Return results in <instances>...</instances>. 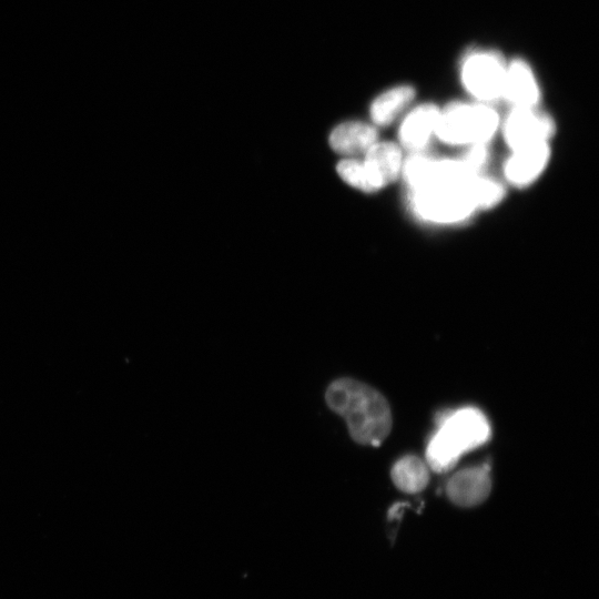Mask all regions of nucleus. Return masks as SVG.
Here are the masks:
<instances>
[{
	"label": "nucleus",
	"instance_id": "1",
	"mask_svg": "<svg viewBox=\"0 0 599 599\" xmlns=\"http://www.w3.org/2000/svg\"><path fill=\"white\" fill-rule=\"evenodd\" d=\"M325 402L342 416L354 441L379 446L392 428V413L386 398L375 388L353 378L333 380Z\"/></svg>",
	"mask_w": 599,
	"mask_h": 599
},
{
	"label": "nucleus",
	"instance_id": "2",
	"mask_svg": "<svg viewBox=\"0 0 599 599\" xmlns=\"http://www.w3.org/2000/svg\"><path fill=\"white\" fill-rule=\"evenodd\" d=\"M438 425L426 448V464L435 473L449 471L461 455L484 445L491 435L487 417L475 407L447 412Z\"/></svg>",
	"mask_w": 599,
	"mask_h": 599
},
{
	"label": "nucleus",
	"instance_id": "3",
	"mask_svg": "<svg viewBox=\"0 0 599 599\" xmlns=\"http://www.w3.org/2000/svg\"><path fill=\"white\" fill-rule=\"evenodd\" d=\"M475 175L458 181L437 182L412 191L410 204L414 212L435 223L466 220L478 209L471 189Z\"/></svg>",
	"mask_w": 599,
	"mask_h": 599
},
{
	"label": "nucleus",
	"instance_id": "4",
	"mask_svg": "<svg viewBox=\"0 0 599 599\" xmlns=\"http://www.w3.org/2000/svg\"><path fill=\"white\" fill-rule=\"evenodd\" d=\"M499 124L497 112L477 102H454L440 110L435 134L448 144L486 143Z\"/></svg>",
	"mask_w": 599,
	"mask_h": 599
},
{
	"label": "nucleus",
	"instance_id": "5",
	"mask_svg": "<svg viewBox=\"0 0 599 599\" xmlns=\"http://www.w3.org/2000/svg\"><path fill=\"white\" fill-rule=\"evenodd\" d=\"M506 65L498 51L474 49L460 62V80L478 102L496 101L502 97Z\"/></svg>",
	"mask_w": 599,
	"mask_h": 599
},
{
	"label": "nucleus",
	"instance_id": "6",
	"mask_svg": "<svg viewBox=\"0 0 599 599\" xmlns=\"http://www.w3.org/2000/svg\"><path fill=\"white\" fill-rule=\"evenodd\" d=\"M504 136L512 149L547 142L555 133V122L536 108L514 106L504 122Z\"/></svg>",
	"mask_w": 599,
	"mask_h": 599
},
{
	"label": "nucleus",
	"instance_id": "7",
	"mask_svg": "<svg viewBox=\"0 0 599 599\" xmlns=\"http://www.w3.org/2000/svg\"><path fill=\"white\" fill-rule=\"evenodd\" d=\"M488 464L455 473L446 484L448 498L457 506L474 507L484 502L491 490Z\"/></svg>",
	"mask_w": 599,
	"mask_h": 599
},
{
	"label": "nucleus",
	"instance_id": "8",
	"mask_svg": "<svg viewBox=\"0 0 599 599\" xmlns=\"http://www.w3.org/2000/svg\"><path fill=\"white\" fill-rule=\"evenodd\" d=\"M502 99L512 106L536 108L540 100V88L529 63L515 58L506 65Z\"/></svg>",
	"mask_w": 599,
	"mask_h": 599
},
{
	"label": "nucleus",
	"instance_id": "9",
	"mask_svg": "<svg viewBox=\"0 0 599 599\" xmlns=\"http://www.w3.org/2000/svg\"><path fill=\"white\" fill-rule=\"evenodd\" d=\"M549 154L547 142H537L512 150L505 165L506 177L517 186L530 184L546 167Z\"/></svg>",
	"mask_w": 599,
	"mask_h": 599
},
{
	"label": "nucleus",
	"instance_id": "10",
	"mask_svg": "<svg viewBox=\"0 0 599 599\" xmlns=\"http://www.w3.org/2000/svg\"><path fill=\"white\" fill-rule=\"evenodd\" d=\"M439 112L440 109L432 103L414 108L400 124V144L410 151L420 152L435 134Z\"/></svg>",
	"mask_w": 599,
	"mask_h": 599
},
{
	"label": "nucleus",
	"instance_id": "11",
	"mask_svg": "<svg viewBox=\"0 0 599 599\" xmlns=\"http://www.w3.org/2000/svg\"><path fill=\"white\" fill-rule=\"evenodd\" d=\"M377 138L375 126L361 121H348L332 131L329 144L334 151L342 154H365L377 142Z\"/></svg>",
	"mask_w": 599,
	"mask_h": 599
},
{
	"label": "nucleus",
	"instance_id": "12",
	"mask_svg": "<svg viewBox=\"0 0 599 599\" xmlns=\"http://www.w3.org/2000/svg\"><path fill=\"white\" fill-rule=\"evenodd\" d=\"M415 95V88L410 84H398L382 92L369 108L374 124H390L413 102Z\"/></svg>",
	"mask_w": 599,
	"mask_h": 599
},
{
	"label": "nucleus",
	"instance_id": "13",
	"mask_svg": "<svg viewBox=\"0 0 599 599\" xmlns=\"http://www.w3.org/2000/svg\"><path fill=\"white\" fill-rule=\"evenodd\" d=\"M364 162L384 185L399 175L404 163L397 144L378 141L365 153Z\"/></svg>",
	"mask_w": 599,
	"mask_h": 599
},
{
	"label": "nucleus",
	"instance_id": "14",
	"mask_svg": "<svg viewBox=\"0 0 599 599\" xmlns=\"http://www.w3.org/2000/svg\"><path fill=\"white\" fill-rule=\"evenodd\" d=\"M429 467L417 456L407 455L398 459L392 470L394 485L407 494H416L426 488L429 483Z\"/></svg>",
	"mask_w": 599,
	"mask_h": 599
},
{
	"label": "nucleus",
	"instance_id": "15",
	"mask_svg": "<svg viewBox=\"0 0 599 599\" xmlns=\"http://www.w3.org/2000/svg\"><path fill=\"white\" fill-rule=\"evenodd\" d=\"M337 173L347 184L364 192H376L385 185L367 164L355 159H346L337 164Z\"/></svg>",
	"mask_w": 599,
	"mask_h": 599
},
{
	"label": "nucleus",
	"instance_id": "16",
	"mask_svg": "<svg viewBox=\"0 0 599 599\" xmlns=\"http://www.w3.org/2000/svg\"><path fill=\"white\" fill-rule=\"evenodd\" d=\"M474 197L478 209H488L504 196V189L497 181L476 174L471 181Z\"/></svg>",
	"mask_w": 599,
	"mask_h": 599
},
{
	"label": "nucleus",
	"instance_id": "17",
	"mask_svg": "<svg viewBox=\"0 0 599 599\" xmlns=\"http://www.w3.org/2000/svg\"><path fill=\"white\" fill-rule=\"evenodd\" d=\"M488 159L486 143L473 144L460 159L464 164L473 172L478 174Z\"/></svg>",
	"mask_w": 599,
	"mask_h": 599
}]
</instances>
